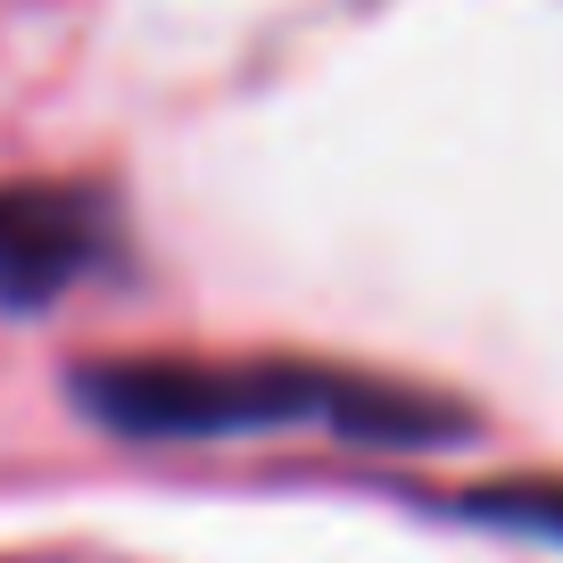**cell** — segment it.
Listing matches in <instances>:
<instances>
[{
	"instance_id": "1",
	"label": "cell",
	"mask_w": 563,
	"mask_h": 563,
	"mask_svg": "<svg viewBox=\"0 0 563 563\" xmlns=\"http://www.w3.org/2000/svg\"><path fill=\"white\" fill-rule=\"evenodd\" d=\"M91 265V199L75 191H0V299L42 307Z\"/></svg>"
}]
</instances>
